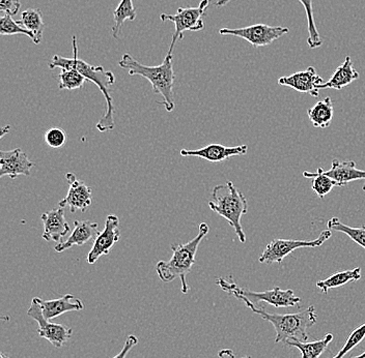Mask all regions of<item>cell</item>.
I'll list each match as a JSON object with an SVG mask.
<instances>
[{
  "mask_svg": "<svg viewBox=\"0 0 365 358\" xmlns=\"http://www.w3.org/2000/svg\"><path fill=\"white\" fill-rule=\"evenodd\" d=\"M48 67L51 70L61 68V70H78L80 74L83 75L84 78L88 81L96 84L104 95L105 101H106V110H105L104 115L100 118L96 127L102 133L114 129V127H115V122H114L115 109H114L113 100L111 97L110 88L115 83V77H114L111 70H104L103 67H95V65H91L79 58L76 36H73L72 58L54 56L52 57Z\"/></svg>",
  "mask_w": 365,
  "mask_h": 358,
  "instance_id": "cell-1",
  "label": "cell"
},
{
  "mask_svg": "<svg viewBox=\"0 0 365 358\" xmlns=\"http://www.w3.org/2000/svg\"><path fill=\"white\" fill-rule=\"evenodd\" d=\"M118 65L129 70L130 76H140L147 79L152 84L153 91L161 95L163 101L158 102L168 112H173L175 108V70H173V56L166 54L163 63L159 65L150 67L139 63L130 54L125 53L120 59Z\"/></svg>",
  "mask_w": 365,
  "mask_h": 358,
  "instance_id": "cell-2",
  "label": "cell"
},
{
  "mask_svg": "<svg viewBox=\"0 0 365 358\" xmlns=\"http://www.w3.org/2000/svg\"><path fill=\"white\" fill-rule=\"evenodd\" d=\"M209 231V225L207 223H202L200 225V232L192 241L186 243L171 246L173 256L168 261H159L156 265L157 275H159L162 282L170 283L175 279H180L181 280L182 293H188L187 275L190 273L191 268L195 263L198 248Z\"/></svg>",
  "mask_w": 365,
  "mask_h": 358,
  "instance_id": "cell-3",
  "label": "cell"
},
{
  "mask_svg": "<svg viewBox=\"0 0 365 358\" xmlns=\"http://www.w3.org/2000/svg\"><path fill=\"white\" fill-rule=\"evenodd\" d=\"M253 313L259 315L264 320L274 326L276 332L275 343H287V341L307 342L309 335L308 328L317 323L316 309L310 305L303 312L297 314H270L264 307H257L250 302H243Z\"/></svg>",
  "mask_w": 365,
  "mask_h": 358,
  "instance_id": "cell-4",
  "label": "cell"
},
{
  "mask_svg": "<svg viewBox=\"0 0 365 358\" xmlns=\"http://www.w3.org/2000/svg\"><path fill=\"white\" fill-rule=\"evenodd\" d=\"M209 207L214 213L222 216L235 230L240 243H246V236L242 227V216L248 213V202L244 194L238 190L234 182L219 184L212 191Z\"/></svg>",
  "mask_w": 365,
  "mask_h": 358,
  "instance_id": "cell-5",
  "label": "cell"
},
{
  "mask_svg": "<svg viewBox=\"0 0 365 358\" xmlns=\"http://www.w3.org/2000/svg\"><path fill=\"white\" fill-rule=\"evenodd\" d=\"M216 283L223 291L232 294L242 302H250L255 307H257V303L259 302H267L275 307H299L300 305L301 298L296 296L291 289L282 290L279 287H274L271 290L250 291L238 286L232 275L228 278H219Z\"/></svg>",
  "mask_w": 365,
  "mask_h": 358,
  "instance_id": "cell-6",
  "label": "cell"
},
{
  "mask_svg": "<svg viewBox=\"0 0 365 358\" xmlns=\"http://www.w3.org/2000/svg\"><path fill=\"white\" fill-rule=\"evenodd\" d=\"M210 4H211V0H202L200 6L196 8H179L175 14H161L160 15L162 22H173L175 26V33H173L168 54L173 56L175 44L178 41H182L184 38L185 31H200L205 28L202 17H205V11L209 8Z\"/></svg>",
  "mask_w": 365,
  "mask_h": 358,
  "instance_id": "cell-7",
  "label": "cell"
},
{
  "mask_svg": "<svg viewBox=\"0 0 365 358\" xmlns=\"http://www.w3.org/2000/svg\"><path fill=\"white\" fill-rule=\"evenodd\" d=\"M332 231L325 229L322 231L318 238L314 241H296V239H274L264 248V252L259 258V263L273 264L282 263L285 257L297 248H318L330 239Z\"/></svg>",
  "mask_w": 365,
  "mask_h": 358,
  "instance_id": "cell-8",
  "label": "cell"
},
{
  "mask_svg": "<svg viewBox=\"0 0 365 358\" xmlns=\"http://www.w3.org/2000/svg\"><path fill=\"white\" fill-rule=\"evenodd\" d=\"M289 33L287 27L270 26L267 24H255L242 28H221V36H232L247 41L255 48L272 44L274 41Z\"/></svg>",
  "mask_w": 365,
  "mask_h": 358,
  "instance_id": "cell-9",
  "label": "cell"
},
{
  "mask_svg": "<svg viewBox=\"0 0 365 358\" xmlns=\"http://www.w3.org/2000/svg\"><path fill=\"white\" fill-rule=\"evenodd\" d=\"M31 318L38 322V334L43 339H47L56 348H61L71 339L73 335L72 328L59 323L49 322L43 315L42 307L34 298L31 307L27 311Z\"/></svg>",
  "mask_w": 365,
  "mask_h": 358,
  "instance_id": "cell-10",
  "label": "cell"
},
{
  "mask_svg": "<svg viewBox=\"0 0 365 358\" xmlns=\"http://www.w3.org/2000/svg\"><path fill=\"white\" fill-rule=\"evenodd\" d=\"M120 238V219L114 214H110L107 216L104 229L95 239L93 248L88 253V263L95 264L100 258L108 255L111 248L116 243H118Z\"/></svg>",
  "mask_w": 365,
  "mask_h": 358,
  "instance_id": "cell-11",
  "label": "cell"
},
{
  "mask_svg": "<svg viewBox=\"0 0 365 358\" xmlns=\"http://www.w3.org/2000/svg\"><path fill=\"white\" fill-rule=\"evenodd\" d=\"M34 167V162L20 148L0 152V179L9 177L15 179L20 175L31 177Z\"/></svg>",
  "mask_w": 365,
  "mask_h": 358,
  "instance_id": "cell-12",
  "label": "cell"
},
{
  "mask_svg": "<svg viewBox=\"0 0 365 358\" xmlns=\"http://www.w3.org/2000/svg\"><path fill=\"white\" fill-rule=\"evenodd\" d=\"M66 179L70 188H68L67 197L58 203L59 207H63V209L68 207L72 214L76 211L86 213L93 202L91 189L86 184L80 182L74 173H67Z\"/></svg>",
  "mask_w": 365,
  "mask_h": 358,
  "instance_id": "cell-13",
  "label": "cell"
},
{
  "mask_svg": "<svg viewBox=\"0 0 365 358\" xmlns=\"http://www.w3.org/2000/svg\"><path fill=\"white\" fill-rule=\"evenodd\" d=\"M277 82L279 85L289 86L299 93H309L312 98L319 97V85L325 83L314 67L297 72L291 76L280 77Z\"/></svg>",
  "mask_w": 365,
  "mask_h": 358,
  "instance_id": "cell-14",
  "label": "cell"
},
{
  "mask_svg": "<svg viewBox=\"0 0 365 358\" xmlns=\"http://www.w3.org/2000/svg\"><path fill=\"white\" fill-rule=\"evenodd\" d=\"M247 145L225 146L222 144H210L200 149H182V157H196L210 163H221L227 161L230 157L244 156L247 154Z\"/></svg>",
  "mask_w": 365,
  "mask_h": 358,
  "instance_id": "cell-15",
  "label": "cell"
},
{
  "mask_svg": "<svg viewBox=\"0 0 365 358\" xmlns=\"http://www.w3.org/2000/svg\"><path fill=\"white\" fill-rule=\"evenodd\" d=\"M99 225L91 221H75L74 229L68 237L67 241L57 243L54 250L57 253H63L75 246H84L88 241L97 238L99 236Z\"/></svg>",
  "mask_w": 365,
  "mask_h": 358,
  "instance_id": "cell-16",
  "label": "cell"
},
{
  "mask_svg": "<svg viewBox=\"0 0 365 358\" xmlns=\"http://www.w3.org/2000/svg\"><path fill=\"white\" fill-rule=\"evenodd\" d=\"M41 220L44 225L43 238L45 241L58 243L63 236H67L70 232V226L66 220L63 207H59V209L43 214L41 216Z\"/></svg>",
  "mask_w": 365,
  "mask_h": 358,
  "instance_id": "cell-17",
  "label": "cell"
},
{
  "mask_svg": "<svg viewBox=\"0 0 365 358\" xmlns=\"http://www.w3.org/2000/svg\"><path fill=\"white\" fill-rule=\"evenodd\" d=\"M34 298L42 307L43 315L48 321L53 320L56 317L68 313V312L81 311L84 309L82 300L75 298L73 294H66L63 298L51 300H43L38 298Z\"/></svg>",
  "mask_w": 365,
  "mask_h": 358,
  "instance_id": "cell-18",
  "label": "cell"
},
{
  "mask_svg": "<svg viewBox=\"0 0 365 358\" xmlns=\"http://www.w3.org/2000/svg\"><path fill=\"white\" fill-rule=\"evenodd\" d=\"M323 173L331 179L334 180L339 188L348 186L350 182L356 181V180L365 179V170L357 169L354 161L333 159L332 166L329 170H323Z\"/></svg>",
  "mask_w": 365,
  "mask_h": 358,
  "instance_id": "cell-19",
  "label": "cell"
},
{
  "mask_svg": "<svg viewBox=\"0 0 365 358\" xmlns=\"http://www.w3.org/2000/svg\"><path fill=\"white\" fill-rule=\"evenodd\" d=\"M359 73L354 68L352 59L350 56H346L344 63L333 73L331 78L319 85V90L331 88V90H341L342 88L353 83L355 80L359 79Z\"/></svg>",
  "mask_w": 365,
  "mask_h": 358,
  "instance_id": "cell-20",
  "label": "cell"
},
{
  "mask_svg": "<svg viewBox=\"0 0 365 358\" xmlns=\"http://www.w3.org/2000/svg\"><path fill=\"white\" fill-rule=\"evenodd\" d=\"M307 115L314 127L325 130L330 127L334 116V108L331 98L327 97L308 109Z\"/></svg>",
  "mask_w": 365,
  "mask_h": 358,
  "instance_id": "cell-21",
  "label": "cell"
},
{
  "mask_svg": "<svg viewBox=\"0 0 365 358\" xmlns=\"http://www.w3.org/2000/svg\"><path fill=\"white\" fill-rule=\"evenodd\" d=\"M18 22L20 23L21 26L34 34L33 42L34 44L38 45L42 42L43 33H44L45 28L42 11L38 9H29V10L23 11L21 19Z\"/></svg>",
  "mask_w": 365,
  "mask_h": 358,
  "instance_id": "cell-22",
  "label": "cell"
},
{
  "mask_svg": "<svg viewBox=\"0 0 365 358\" xmlns=\"http://www.w3.org/2000/svg\"><path fill=\"white\" fill-rule=\"evenodd\" d=\"M360 279H361V268H357L352 270L339 271V273H334L327 279L317 283V287L324 294H328L330 289L339 288L348 283L357 282Z\"/></svg>",
  "mask_w": 365,
  "mask_h": 358,
  "instance_id": "cell-23",
  "label": "cell"
},
{
  "mask_svg": "<svg viewBox=\"0 0 365 358\" xmlns=\"http://www.w3.org/2000/svg\"><path fill=\"white\" fill-rule=\"evenodd\" d=\"M333 335L327 334L322 339L319 341L309 342H300L291 339L287 341L285 345L291 346L299 349L301 352V357L302 358H319L323 354L324 351L327 349L328 345L332 342Z\"/></svg>",
  "mask_w": 365,
  "mask_h": 358,
  "instance_id": "cell-24",
  "label": "cell"
},
{
  "mask_svg": "<svg viewBox=\"0 0 365 358\" xmlns=\"http://www.w3.org/2000/svg\"><path fill=\"white\" fill-rule=\"evenodd\" d=\"M137 14L132 0H122L113 11V36L118 40L125 20L134 21Z\"/></svg>",
  "mask_w": 365,
  "mask_h": 358,
  "instance_id": "cell-25",
  "label": "cell"
},
{
  "mask_svg": "<svg viewBox=\"0 0 365 358\" xmlns=\"http://www.w3.org/2000/svg\"><path fill=\"white\" fill-rule=\"evenodd\" d=\"M303 177H307V179H312V190L314 191V193H316L321 199H324L325 196H327L334 186H337L336 182H335L334 180L331 179L327 175L324 174L323 169L322 168H319L318 171H316V172L304 171V172H303Z\"/></svg>",
  "mask_w": 365,
  "mask_h": 358,
  "instance_id": "cell-26",
  "label": "cell"
},
{
  "mask_svg": "<svg viewBox=\"0 0 365 358\" xmlns=\"http://www.w3.org/2000/svg\"><path fill=\"white\" fill-rule=\"evenodd\" d=\"M327 226L328 229L331 231L341 232V233L346 234L365 250V225L361 227H350V226L342 224L339 219L332 218L328 222Z\"/></svg>",
  "mask_w": 365,
  "mask_h": 358,
  "instance_id": "cell-27",
  "label": "cell"
},
{
  "mask_svg": "<svg viewBox=\"0 0 365 358\" xmlns=\"http://www.w3.org/2000/svg\"><path fill=\"white\" fill-rule=\"evenodd\" d=\"M304 6L305 11H307V25H308V36L307 45L309 46L310 49H317L323 45L321 36H319L318 29H317L316 21L314 17V9H312V0H299Z\"/></svg>",
  "mask_w": 365,
  "mask_h": 358,
  "instance_id": "cell-28",
  "label": "cell"
},
{
  "mask_svg": "<svg viewBox=\"0 0 365 358\" xmlns=\"http://www.w3.org/2000/svg\"><path fill=\"white\" fill-rule=\"evenodd\" d=\"M59 90H79L84 85L86 81L83 75L76 70H61L58 75Z\"/></svg>",
  "mask_w": 365,
  "mask_h": 358,
  "instance_id": "cell-29",
  "label": "cell"
},
{
  "mask_svg": "<svg viewBox=\"0 0 365 358\" xmlns=\"http://www.w3.org/2000/svg\"><path fill=\"white\" fill-rule=\"evenodd\" d=\"M0 34L1 36L24 34L34 41V34L21 26L19 22L15 21L10 15H2L1 19H0Z\"/></svg>",
  "mask_w": 365,
  "mask_h": 358,
  "instance_id": "cell-30",
  "label": "cell"
},
{
  "mask_svg": "<svg viewBox=\"0 0 365 358\" xmlns=\"http://www.w3.org/2000/svg\"><path fill=\"white\" fill-rule=\"evenodd\" d=\"M365 337V323L364 325H360L359 327L356 328L355 330L350 335L349 339H346V344L344 347L336 353L332 358H344L348 354L350 351H352L354 348L357 347Z\"/></svg>",
  "mask_w": 365,
  "mask_h": 358,
  "instance_id": "cell-31",
  "label": "cell"
},
{
  "mask_svg": "<svg viewBox=\"0 0 365 358\" xmlns=\"http://www.w3.org/2000/svg\"><path fill=\"white\" fill-rule=\"evenodd\" d=\"M67 139V134L61 127H51L45 134L46 144L51 148L63 147Z\"/></svg>",
  "mask_w": 365,
  "mask_h": 358,
  "instance_id": "cell-32",
  "label": "cell"
},
{
  "mask_svg": "<svg viewBox=\"0 0 365 358\" xmlns=\"http://www.w3.org/2000/svg\"><path fill=\"white\" fill-rule=\"evenodd\" d=\"M21 9V2L20 0H0V11L4 15L13 16L17 15Z\"/></svg>",
  "mask_w": 365,
  "mask_h": 358,
  "instance_id": "cell-33",
  "label": "cell"
},
{
  "mask_svg": "<svg viewBox=\"0 0 365 358\" xmlns=\"http://www.w3.org/2000/svg\"><path fill=\"white\" fill-rule=\"evenodd\" d=\"M137 344H138V339H137V337L133 336V335L128 337L127 339H125V345L124 347H123L122 351H120V352L113 358H125L128 353L130 352V350L135 347Z\"/></svg>",
  "mask_w": 365,
  "mask_h": 358,
  "instance_id": "cell-34",
  "label": "cell"
},
{
  "mask_svg": "<svg viewBox=\"0 0 365 358\" xmlns=\"http://www.w3.org/2000/svg\"><path fill=\"white\" fill-rule=\"evenodd\" d=\"M218 357L219 358H236L234 351L230 350V349H222V350L219 351ZM243 358H251V357H245Z\"/></svg>",
  "mask_w": 365,
  "mask_h": 358,
  "instance_id": "cell-35",
  "label": "cell"
},
{
  "mask_svg": "<svg viewBox=\"0 0 365 358\" xmlns=\"http://www.w3.org/2000/svg\"><path fill=\"white\" fill-rule=\"evenodd\" d=\"M11 127L10 125H6V127H2L0 131H1V134H0V138H4V135L8 134L10 132Z\"/></svg>",
  "mask_w": 365,
  "mask_h": 358,
  "instance_id": "cell-36",
  "label": "cell"
},
{
  "mask_svg": "<svg viewBox=\"0 0 365 358\" xmlns=\"http://www.w3.org/2000/svg\"><path fill=\"white\" fill-rule=\"evenodd\" d=\"M230 1H232V0H218V1L216 2V6L220 8V6H227Z\"/></svg>",
  "mask_w": 365,
  "mask_h": 358,
  "instance_id": "cell-37",
  "label": "cell"
},
{
  "mask_svg": "<svg viewBox=\"0 0 365 358\" xmlns=\"http://www.w3.org/2000/svg\"><path fill=\"white\" fill-rule=\"evenodd\" d=\"M353 358H365V351L361 354L357 355V357H354Z\"/></svg>",
  "mask_w": 365,
  "mask_h": 358,
  "instance_id": "cell-38",
  "label": "cell"
},
{
  "mask_svg": "<svg viewBox=\"0 0 365 358\" xmlns=\"http://www.w3.org/2000/svg\"><path fill=\"white\" fill-rule=\"evenodd\" d=\"M0 357H1V358H9L8 357H6V354H4V352L0 353Z\"/></svg>",
  "mask_w": 365,
  "mask_h": 358,
  "instance_id": "cell-39",
  "label": "cell"
},
{
  "mask_svg": "<svg viewBox=\"0 0 365 358\" xmlns=\"http://www.w3.org/2000/svg\"><path fill=\"white\" fill-rule=\"evenodd\" d=\"M362 190H364V191H365V184H364V188H362Z\"/></svg>",
  "mask_w": 365,
  "mask_h": 358,
  "instance_id": "cell-40",
  "label": "cell"
}]
</instances>
